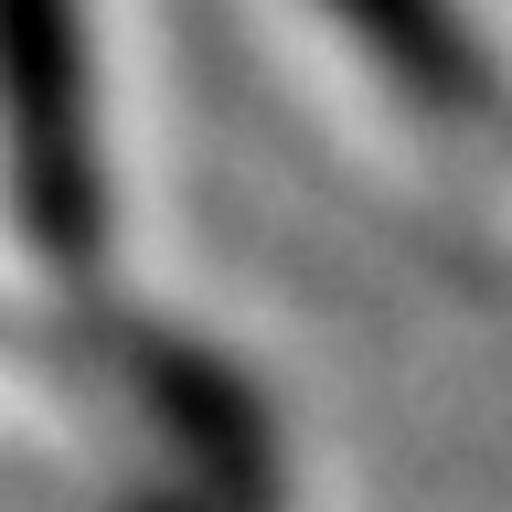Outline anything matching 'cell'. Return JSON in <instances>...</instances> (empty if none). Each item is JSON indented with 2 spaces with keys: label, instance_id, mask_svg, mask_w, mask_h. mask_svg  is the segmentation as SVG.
<instances>
[{
  "label": "cell",
  "instance_id": "1",
  "mask_svg": "<svg viewBox=\"0 0 512 512\" xmlns=\"http://www.w3.org/2000/svg\"><path fill=\"white\" fill-rule=\"evenodd\" d=\"M0 160L32 256L96 278L107 256V150H96L86 0H0Z\"/></svg>",
  "mask_w": 512,
  "mask_h": 512
},
{
  "label": "cell",
  "instance_id": "2",
  "mask_svg": "<svg viewBox=\"0 0 512 512\" xmlns=\"http://www.w3.org/2000/svg\"><path fill=\"white\" fill-rule=\"evenodd\" d=\"M363 43H374V64L395 75V86L416 96V107H480V43L459 32V11L448 0H331Z\"/></svg>",
  "mask_w": 512,
  "mask_h": 512
}]
</instances>
